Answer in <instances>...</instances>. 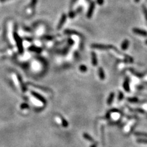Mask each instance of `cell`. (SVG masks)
<instances>
[{"label":"cell","instance_id":"obj_1","mask_svg":"<svg viewBox=\"0 0 147 147\" xmlns=\"http://www.w3.org/2000/svg\"><path fill=\"white\" fill-rule=\"evenodd\" d=\"M91 48L97 50H108L110 49H112L113 45H105V44H93L91 45Z\"/></svg>","mask_w":147,"mask_h":147},{"label":"cell","instance_id":"obj_2","mask_svg":"<svg viewBox=\"0 0 147 147\" xmlns=\"http://www.w3.org/2000/svg\"><path fill=\"white\" fill-rule=\"evenodd\" d=\"M14 38H15V40L16 41L17 45V47L19 49V52L22 53L23 51V44H22V41H21V38L19 36V35L17 34L16 32H15L14 33Z\"/></svg>","mask_w":147,"mask_h":147},{"label":"cell","instance_id":"obj_3","mask_svg":"<svg viewBox=\"0 0 147 147\" xmlns=\"http://www.w3.org/2000/svg\"><path fill=\"white\" fill-rule=\"evenodd\" d=\"M132 31L136 34L139 35V36H142V37H147V31L143 30V29L134 28L132 29Z\"/></svg>","mask_w":147,"mask_h":147},{"label":"cell","instance_id":"obj_4","mask_svg":"<svg viewBox=\"0 0 147 147\" xmlns=\"http://www.w3.org/2000/svg\"><path fill=\"white\" fill-rule=\"evenodd\" d=\"M95 6H96L95 2L91 1V3H90V7H89L88 8V10L87 14H86V17H87L88 19H90V18L92 17L93 14L94 10L95 9Z\"/></svg>","mask_w":147,"mask_h":147},{"label":"cell","instance_id":"obj_5","mask_svg":"<svg viewBox=\"0 0 147 147\" xmlns=\"http://www.w3.org/2000/svg\"><path fill=\"white\" fill-rule=\"evenodd\" d=\"M66 19H67V15H66L65 14H63L61 19H60V21H59L58 23V26H57L58 30H60V29H61V28H62V26H63L64 23L66 22Z\"/></svg>","mask_w":147,"mask_h":147},{"label":"cell","instance_id":"obj_6","mask_svg":"<svg viewBox=\"0 0 147 147\" xmlns=\"http://www.w3.org/2000/svg\"><path fill=\"white\" fill-rule=\"evenodd\" d=\"M128 71H129L130 72L132 73V74H133L134 75H135V76L137 77L138 78H142L145 75V74L140 73V72H137L136 70L134 69L133 68H131V67H129Z\"/></svg>","mask_w":147,"mask_h":147},{"label":"cell","instance_id":"obj_7","mask_svg":"<svg viewBox=\"0 0 147 147\" xmlns=\"http://www.w3.org/2000/svg\"><path fill=\"white\" fill-rule=\"evenodd\" d=\"M124 90L126 92H129L130 91V84H129V79L128 77H126L124 81L123 84Z\"/></svg>","mask_w":147,"mask_h":147},{"label":"cell","instance_id":"obj_8","mask_svg":"<svg viewBox=\"0 0 147 147\" xmlns=\"http://www.w3.org/2000/svg\"><path fill=\"white\" fill-rule=\"evenodd\" d=\"M91 63L93 66H96L98 64L97 56H96V54L94 52H91Z\"/></svg>","mask_w":147,"mask_h":147},{"label":"cell","instance_id":"obj_9","mask_svg":"<svg viewBox=\"0 0 147 147\" xmlns=\"http://www.w3.org/2000/svg\"><path fill=\"white\" fill-rule=\"evenodd\" d=\"M114 97H115V93L114 92L110 93L107 100V105H112V104L113 103V101L114 100Z\"/></svg>","mask_w":147,"mask_h":147},{"label":"cell","instance_id":"obj_10","mask_svg":"<svg viewBox=\"0 0 147 147\" xmlns=\"http://www.w3.org/2000/svg\"><path fill=\"white\" fill-rule=\"evenodd\" d=\"M129 46V41L128 39H125L121 43V48L123 50H126Z\"/></svg>","mask_w":147,"mask_h":147},{"label":"cell","instance_id":"obj_11","mask_svg":"<svg viewBox=\"0 0 147 147\" xmlns=\"http://www.w3.org/2000/svg\"><path fill=\"white\" fill-rule=\"evenodd\" d=\"M98 74L99 76L100 79H101V80H104L105 78V75L104 71L102 67H100L98 68Z\"/></svg>","mask_w":147,"mask_h":147},{"label":"cell","instance_id":"obj_12","mask_svg":"<svg viewBox=\"0 0 147 147\" xmlns=\"http://www.w3.org/2000/svg\"><path fill=\"white\" fill-rule=\"evenodd\" d=\"M66 34H70V35H77V36H81V34L78 32L77 31H75V30H66L64 31Z\"/></svg>","mask_w":147,"mask_h":147},{"label":"cell","instance_id":"obj_13","mask_svg":"<svg viewBox=\"0 0 147 147\" xmlns=\"http://www.w3.org/2000/svg\"><path fill=\"white\" fill-rule=\"evenodd\" d=\"M31 93H32V94L33 95L34 97H36V98L38 99H39V101H41L42 102H43V103H45V102H46V101H45V99H44L42 96H41V95H39V94L36 93H35V92H33V91H31Z\"/></svg>","mask_w":147,"mask_h":147},{"label":"cell","instance_id":"obj_14","mask_svg":"<svg viewBox=\"0 0 147 147\" xmlns=\"http://www.w3.org/2000/svg\"><path fill=\"white\" fill-rule=\"evenodd\" d=\"M127 101L129 102H131V103H138L139 102V99H138V97H129L127 98Z\"/></svg>","mask_w":147,"mask_h":147},{"label":"cell","instance_id":"obj_15","mask_svg":"<svg viewBox=\"0 0 147 147\" xmlns=\"http://www.w3.org/2000/svg\"><path fill=\"white\" fill-rule=\"evenodd\" d=\"M129 107V110L131 112H137V113H140V114H145V112L144 110L142 109V108H135V109H133V108H131V107Z\"/></svg>","mask_w":147,"mask_h":147},{"label":"cell","instance_id":"obj_16","mask_svg":"<svg viewBox=\"0 0 147 147\" xmlns=\"http://www.w3.org/2000/svg\"><path fill=\"white\" fill-rule=\"evenodd\" d=\"M83 137H84V138H85V139L87 140L90 141V142H94V138H93L90 135H89L88 134L84 133Z\"/></svg>","mask_w":147,"mask_h":147},{"label":"cell","instance_id":"obj_17","mask_svg":"<svg viewBox=\"0 0 147 147\" xmlns=\"http://www.w3.org/2000/svg\"><path fill=\"white\" fill-rule=\"evenodd\" d=\"M29 50H31V51H34L37 53H40L41 52V49L35 47H30V49H29Z\"/></svg>","mask_w":147,"mask_h":147},{"label":"cell","instance_id":"obj_18","mask_svg":"<svg viewBox=\"0 0 147 147\" xmlns=\"http://www.w3.org/2000/svg\"><path fill=\"white\" fill-rule=\"evenodd\" d=\"M135 136H143V137H147V133L146 132H135Z\"/></svg>","mask_w":147,"mask_h":147},{"label":"cell","instance_id":"obj_19","mask_svg":"<svg viewBox=\"0 0 147 147\" xmlns=\"http://www.w3.org/2000/svg\"><path fill=\"white\" fill-rule=\"evenodd\" d=\"M108 112H109L110 114H111V113H118V114H120L121 115H123V114H122V112H121V111H120V110L117 109V108H113V109H111Z\"/></svg>","mask_w":147,"mask_h":147},{"label":"cell","instance_id":"obj_20","mask_svg":"<svg viewBox=\"0 0 147 147\" xmlns=\"http://www.w3.org/2000/svg\"><path fill=\"white\" fill-rule=\"evenodd\" d=\"M77 13L76 12L74 11V10H71V11L69 12V17L71 19H73V18H74L75 17V15H76Z\"/></svg>","mask_w":147,"mask_h":147},{"label":"cell","instance_id":"obj_21","mask_svg":"<svg viewBox=\"0 0 147 147\" xmlns=\"http://www.w3.org/2000/svg\"><path fill=\"white\" fill-rule=\"evenodd\" d=\"M142 10H143V14H144V15H145V17L146 21H147V8L145 6L143 5V6H142Z\"/></svg>","mask_w":147,"mask_h":147},{"label":"cell","instance_id":"obj_22","mask_svg":"<svg viewBox=\"0 0 147 147\" xmlns=\"http://www.w3.org/2000/svg\"><path fill=\"white\" fill-rule=\"evenodd\" d=\"M124 99V94L123 93L121 92V91H119L118 95V101H122Z\"/></svg>","mask_w":147,"mask_h":147},{"label":"cell","instance_id":"obj_23","mask_svg":"<svg viewBox=\"0 0 147 147\" xmlns=\"http://www.w3.org/2000/svg\"><path fill=\"white\" fill-rule=\"evenodd\" d=\"M79 69L81 72H85L87 71V67L85 65H81V66L79 67Z\"/></svg>","mask_w":147,"mask_h":147},{"label":"cell","instance_id":"obj_24","mask_svg":"<svg viewBox=\"0 0 147 147\" xmlns=\"http://www.w3.org/2000/svg\"><path fill=\"white\" fill-rule=\"evenodd\" d=\"M61 121H62V125L63 127H67L69 126V124L67 123V121H66L65 119H64L63 118H61Z\"/></svg>","mask_w":147,"mask_h":147},{"label":"cell","instance_id":"obj_25","mask_svg":"<svg viewBox=\"0 0 147 147\" xmlns=\"http://www.w3.org/2000/svg\"><path fill=\"white\" fill-rule=\"evenodd\" d=\"M37 2H38V0H31V3H30V6L32 8H34L36 4H37Z\"/></svg>","mask_w":147,"mask_h":147},{"label":"cell","instance_id":"obj_26","mask_svg":"<svg viewBox=\"0 0 147 147\" xmlns=\"http://www.w3.org/2000/svg\"><path fill=\"white\" fill-rule=\"evenodd\" d=\"M137 142L140 143H146L147 144V139H145V138H139L137 140Z\"/></svg>","mask_w":147,"mask_h":147},{"label":"cell","instance_id":"obj_27","mask_svg":"<svg viewBox=\"0 0 147 147\" xmlns=\"http://www.w3.org/2000/svg\"><path fill=\"white\" fill-rule=\"evenodd\" d=\"M120 123H121V121H120V120H118V121H114V122L110 123L109 125H118V124H120Z\"/></svg>","mask_w":147,"mask_h":147},{"label":"cell","instance_id":"obj_28","mask_svg":"<svg viewBox=\"0 0 147 147\" xmlns=\"http://www.w3.org/2000/svg\"><path fill=\"white\" fill-rule=\"evenodd\" d=\"M97 4L100 6H102L104 3V0H96Z\"/></svg>","mask_w":147,"mask_h":147},{"label":"cell","instance_id":"obj_29","mask_svg":"<svg viewBox=\"0 0 147 147\" xmlns=\"http://www.w3.org/2000/svg\"><path fill=\"white\" fill-rule=\"evenodd\" d=\"M82 11V7H79V8L75 10V12H76L77 14H79V13L81 12Z\"/></svg>","mask_w":147,"mask_h":147},{"label":"cell","instance_id":"obj_30","mask_svg":"<svg viewBox=\"0 0 147 147\" xmlns=\"http://www.w3.org/2000/svg\"><path fill=\"white\" fill-rule=\"evenodd\" d=\"M105 118L106 119H107V120H109V119L110 118V113L109 112H108L106 114L105 116Z\"/></svg>","mask_w":147,"mask_h":147},{"label":"cell","instance_id":"obj_31","mask_svg":"<svg viewBox=\"0 0 147 147\" xmlns=\"http://www.w3.org/2000/svg\"><path fill=\"white\" fill-rule=\"evenodd\" d=\"M143 88H144V86H142V85H137V89H138V90H142Z\"/></svg>","mask_w":147,"mask_h":147},{"label":"cell","instance_id":"obj_32","mask_svg":"<svg viewBox=\"0 0 147 147\" xmlns=\"http://www.w3.org/2000/svg\"><path fill=\"white\" fill-rule=\"evenodd\" d=\"M21 108H23V107H25V108H26L25 107H26V108H28V105H26V104H22L21 105Z\"/></svg>","mask_w":147,"mask_h":147},{"label":"cell","instance_id":"obj_33","mask_svg":"<svg viewBox=\"0 0 147 147\" xmlns=\"http://www.w3.org/2000/svg\"><path fill=\"white\" fill-rule=\"evenodd\" d=\"M77 1V0H72V1H71V6H72V4H74V3H75V2Z\"/></svg>","mask_w":147,"mask_h":147},{"label":"cell","instance_id":"obj_34","mask_svg":"<svg viewBox=\"0 0 147 147\" xmlns=\"http://www.w3.org/2000/svg\"><path fill=\"white\" fill-rule=\"evenodd\" d=\"M90 147H97V143H93V144H92L91 146H90Z\"/></svg>","mask_w":147,"mask_h":147},{"label":"cell","instance_id":"obj_35","mask_svg":"<svg viewBox=\"0 0 147 147\" xmlns=\"http://www.w3.org/2000/svg\"><path fill=\"white\" fill-rule=\"evenodd\" d=\"M7 1H8V0H0V2H2V3H3V2Z\"/></svg>","mask_w":147,"mask_h":147},{"label":"cell","instance_id":"obj_36","mask_svg":"<svg viewBox=\"0 0 147 147\" xmlns=\"http://www.w3.org/2000/svg\"><path fill=\"white\" fill-rule=\"evenodd\" d=\"M136 3H138L140 1V0H134Z\"/></svg>","mask_w":147,"mask_h":147},{"label":"cell","instance_id":"obj_37","mask_svg":"<svg viewBox=\"0 0 147 147\" xmlns=\"http://www.w3.org/2000/svg\"><path fill=\"white\" fill-rule=\"evenodd\" d=\"M145 44L146 45H147V39L145 41Z\"/></svg>","mask_w":147,"mask_h":147},{"label":"cell","instance_id":"obj_38","mask_svg":"<svg viewBox=\"0 0 147 147\" xmlns=\"http://www.w3.org/2000/svg\"><path fill=\"white\" fill-rule=\"evenodd\" d=\"M87 1H89V2H90V1H91V0H87Z\"/></svg>","mask_w":147,"mask_h":147},{"label":"cell","instance_id":"obj_39","mask_svg":"<svg viewBox=\"0 0 147 147\" xmlns=\"http://www.w3.org/2000/svg\"><path fill=\"white\" fill-rule=\"evenodd\" d=\"M144 84H147V82H144Z\"/></svg>","mask_w":147,"mask_h":147}]
</instances>
